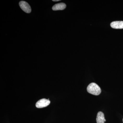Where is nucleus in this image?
Wrapping results in <instances>:
<instances>
[{"label":"nucleus","instance_id":"f257e3e1","mask_svg":"<svg viewBox=\"0 0 123 123\" xmlns=\"http://www.w3.org/2000/svg\"><path fill=\"white\" fill-rule=\"evenodd\" d=\"M87 90L88 93L95 95H98L101 93V88L95 83H91L88 86Z\"/></svg>","mask_w":123,"mask_h":123},{"label":"nucleus","instance_id":"f03ea898","mask_svg":"<svg viewBox=\"0 0 123 123\" xmlns=\"http://www.w3.org/2000/svg\"><path fill=\"white\" fill-rule=\"evenodd\" d=\"M50 103V101L49 99L43 98L40 99L36 103V106L38 108H42L47 106Z\"/></svg>","mask_w":123,"mask_h":123},{"label":"nucleus","instance_id":"7ed1b4c3","mask_svg":"<svg viewBox=\"0 0 123 123\" xmlns=\"http://www.w3.org/2000/svg\"><path fill=\"white\" fill-rule=\"evenodd\" d=\"M20 8L26 13H30L31 12V8L30 5L26 1H22L19 2Z\"/></svg>","mask_w":123,"mask_h":123},{"label":"nucleus","instance_id":"20e7f679","mask_svg":"<svg viewBox=\"0 0 123 123\" xmlns=\"http://www.w3.org/2000/svg\"><path fill=\"white\" fill-rule=\"evenodd\" d=\"M111 26L112 28L115 29H123V21H116L111 22Z\"/></svg>","mask_w":123,"mask_h":123},{"label":"nucleus","instance_id":"39448f33","mask_svg":"<svg viewBox=\"0 0 123 123\" xmlns=\"http://www.w3.org/2000/svg\"><path fill=\"white\" fill-rule=\"evenodd\" d=\"M66 5L64 3H60L56 4L52 7V10L54 11L63 10L66 8Z\"/></svg>","mask_w":123,"mask_h":123},{"label":"nucleus","instance_id":"423d86ee","mask_svg":"<svg viewBox=\"0 0 123 123\" xmlns=\"http://www.w3.org/2000/svg\"><path fill=\"white\" fill-rule=\"evenodd\" d=\"M106 121L103 112L101 111L98 112L97 117V123H104Z\"/></svg>","mask_w":123,"mask_h":123},{"label":"nucleus","instance_id":"0eeeda50","mask_svg":"<svg viewBox=\"0 0 123 123\" xmlns=\"http://www.w3.org/2000/svg\"><path fill=\"white\" fill-rule=\"evenodd\" d=\"M60 0H52V1H55H55H59Z\"/></svg>","mask_w":123,"mask_h":123},{"label":"nucleus","instance_id":"6e6552de","mask_svg":"<svg viewBox=\"0 0 123 123\" xmlns=\"http://www.w3.org/2000/svg\"></svg>","mask_w":123,"mask_h":123}]
</instances>
